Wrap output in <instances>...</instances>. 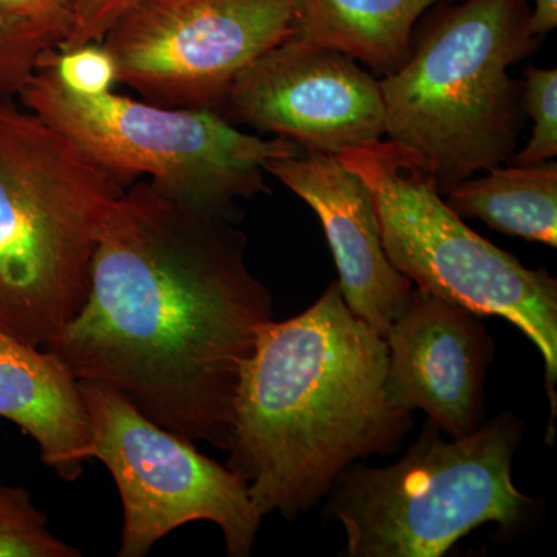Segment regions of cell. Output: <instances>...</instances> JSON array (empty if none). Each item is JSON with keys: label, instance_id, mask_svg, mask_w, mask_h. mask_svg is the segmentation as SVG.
<instances>
[{"label": "cell", "instance_id": "d6986e66", "mask_svg": "<svg viewBox=\"0 0 557 557\" xmlns=\"http://www.w3.org/2000/svg\"><path fill=\"white\" fill-rule=\"evenodd\" d=\"M53 69L65 89L83 97L112 91L116 65L102 44H87L70 50H57Z\"/></svg>", "mask_w": 557, "mask_h": 557}, {"label": "cell", "instance_id": "5b68a950", "mask_svg": "<svg viewBox=\"0 0 557 557\" xmlns=\"http://www.w3.org/2000/svg\"><path fill=\"white\" fill-rule=\"evenodd\" d=\"M428 421L406 456L386 468L354 463L330 490L329 511L350 557H442L471 531L518 525L534 502L512 482L522 437L515 416L443 438Z\"/></svg>", "mask_w": 557, "mask_h": 557}, {"label": "cell", "instance_id": "e0dca14e", "mask_svg": "<svg viewBox=\"0 0 557 557\" xmlns=\"http://www.w3.org/2000/svg\"><path fill=\"white\" fill-rule=\"evenodd\" d=\"M64 35L57 28L0 11V100L14 98Z\"/></svg>", "mask_w": 557, "mask_h": 557}, {"label": "cell", "instance_id": "8992f818", "mask_svg": "<svg viewBox=\"0 0 557 557\" xmlns=\"http://www.w3.org/2000/svg\"><path fill=\"white\" fill-rule=\"evenodd\" d=\"M336 157L368 185L381 244L399 273L475 317L507 319L537 347L555 417L556 278L469 228L442 199L426 161L406 146L376 139Z\"/></svg>", "mask_w": 557, "mask_h": 557}, {"label": "cell", "instance_id": "4fadbf2b", "mask_svg": "<svg viewBox=\"0 0 557 557\" xmlns=\"http://www.w3.org/2000/svg\"><path fill=\"white\" fill-rule=\"evenodd\" d=\"M0 418L30 435L46 467L75 482L91 458L79 381L53 351L0 330Z\"/></svg>", "mask_w": 557, "mask_h": 557}, {"label": "cell", "instance_id": "52a82bcc", "mask_svg": "<svg viewBox=\"0 0 557 557\" xmlns=\"http://www.w3.org/2000/svg\"><path fill=\"white\" fill-rule=\"evenodd\" d=\"M54 53L17 98L121 182L145 177L175 199L233 218L237 200L269 189V161L302 152L292 139L237 129L218 110L164 108L113 91L73 94L54 73Z\"/></svg>", "mask_w": 557, "mask_h": 557}, {"label": "cell", "instance_id": "603a6c76", "mask_svg": "<svg viewBox=\"0 0 557 557\" xmlns=\"http://www.w3.org/2000/svg\"><path fill=\"white\" fill-rule=\"evenodd\" d=\"M62 2H64V3H65V5H67V7H69V10H70V2H72V0H62Z\"/></svg>", "mask_w": 557, "mask_h": 557}, {"label": "cell", "instance_id": "9a60e30c", "mask_svg": "<svg viewBox=\"0 0 557 557\" xmlns=\"http://www.w3.org/2000/svg\"><path fill=\"white\" fill-rule=\"evenodd\" d=\"M446 205L461 219H480L490 228L557 247V164L491 168L458 183L445 194Z\"/></svg>", "mask_w": 557, "mask_h": 557}, {"label": "cell", "instance_id": "ffe728a7", "mask_svg": "<svg viewBox=\"0 0 557 557\" xmlns=\"http://www.w3.org/2000/svg\"><path fill=\"white\" fill-rule=\"evenodd\" d=\"M141 0H72L67 33L58 50L101 44L110 28Z\"/></svg>", "mask_w": 557, "mask_h": 557}, {"label": "cell", "instance_id": "44dd1931", "mask_svg": "<svg viewBox=\"0 0 557 557\" xmlns=\"http://www.w3.org/2000/svg\"><path fill=\"white\" fill-rule=\"evenodd\" d=\"M0 11L20 20L57 28L64 36L67 33L70 10L62 0H0Z\"/></svg>", "mask_w": 557, "mask_h": 557}, {"label": "cell", "instance_id": "9c48e42d", "mask_svg": "<svg viewBox=\"0 0 557 557\" xmlns=\"http://www.w3.org/2000/svg\"><path fill=\"white\" fill-rule=\"evenodd\" d=\"M295 35V0H141L101 44L116 81L152 104L219 110L248 65Z\"/></svg>", "mask_w": 557, "mask_h": 557}, {"label": "cell", "instance_id": "7c38bea8", "mask_svg": "<svg viewBox=\"0 0 557 557\" xmlns=\"http://www.w3.org/2000/svg\"><path fill=\"white\" fill-rule=\"evenodd\" d=\"M265 172L317 212L348 309L384 338L413 284L384 252L368 185L338 157L304 150L269 161Z\"/></svg>", "mask_w": 557, "mask_h": 557}, {"label": "cell", "instance_id": "30bf717a", "mask_svg": "<svg viewBox=\"0 0 557 557\" xmlns=\"http://www.w3.org/2000/svg\"><path fill=\"white\" fill-rule=\"evenodd\" d=\"M218 112L325 156L386 135L380 79L343 51L296 35L248 65Z\"/></svg>", "mask_w": 557, "mask_h": 557}, {"label": "cell", "instance_id": "2e32d148", "mask_svg": "<svg viewBox=\"0 0 557 557\" xmlns=\"http://www.w3.org/2000/svg\"><path fill=\"white\" fill-rule=\"evenodd\" d=\"M79 556L78 548L50 533L47 516L25 487L0 485V557Z\"/></svg>", "mask_w": 557, "mask_h": 557}, {"label": "cell", "instance_id": "277c9868", "mask_svg": "<svg viewBox=\"0 0 557 557\" xmlns=\"http://www.w3.org/2000/svg\"><path fill=\"white\" fill-rule=\"evenodd\" d=\"M126 188L32 110L0 100V330L44 348L58 338Z\"/></svg>", "mask_w": 557, "mask_h": 557}, {"label": "cell", "instance_id": "7402d4cb", "mask_svg": "<svg viewBox=\"0 0 557 557\" xmlns=\"http://www.w3.org/2000/svg\"><path fill=\"white\" fill-rule=\"evenodd\" d=\"M531 33L537 38L557 27V0H534L531 9Z\"/></svg>", "mask_w": 557, "mask_h": 557}, {"label": "cell", "instance_id": "7a4b0ae2", "mask_svg": "<svg viewBox=\"0 0 557 557\" xmlns=\"http://www.w3.org/2000/svg\"><path fill=\"white\" fill-rule=\"evenodd\" d=\"M386 376V341L351 313L338 281L298 317L263 325L226 448L262 518H298L348 467L398 448L412 412L388 403Z\"/></svg>", "mask_w": 557, "mask_h": 557}, {"label": "cell", "instance_id": "5bb4252c", "mask_svg": "<svg viewBox=\"0 0 557 557\" xmlns=\"http://www.w3.org/2000/svg\"><path fill=\"white\" fill-rule=\"evenodd\" d=\"M442 2L449 0H295L296 36L384 76L405 64L417 22Z\"/></svg>", "mask_w": 557, "mask_h": 557}, {"label": "cell", "instance_id": "8fae6325", "mask_svg": "<svg viewBox=\"0 0 557 557\" xmlns=\"http://www.w3.org/2000/svg\"><path fill=\"white\" fill-rule=\"evenodd\" d=\"M384 341L391 405L423 410L450 438L465 437L482 424L493 341L479 317L416 287Z\"/></svg>", "mask_w": 557, "mask_h": 557}, {"label": "cell", "instance_id": "3957f363", "mask_svg": "<svg viewBox=\"0 0 557 557\" xmlns=\"http://www.w3.org/2000/svg\"><path fill=\"white\" fill-rule=\"evenodd\" d=\"M530 21L527 0L442 7L380 78L388 139L426 161L443 196L515 156L525 113L508 69L537 49Z\"/></svg>", "mask_w": 557, "mask_h": 557}, {"label": "cell", "instance_id": "ac0fdd59", "mask_svg": "<svg viewBox=\"0 0 557 557\" xmlns=\"http://www.w3.org/2000/svg\"><path fill=\"white\" fill-rule=\"evenodd\" d=\"M523 76L520 104L533 120V134L511 157V164L541 163L557 156V69L528 67Z\"/></svg>", "mask_w": 557, "mask_h": 557}, {"label": "cell", "instance_id": "6da1fadb", "mask_svg": "<svg viewBox=\"0 0 557 557\" xmlns=\"http://www.w3.org/2000/svg\"><path fill=\"white\" fill-rule=\"evenodd\" d=\"M245 251L231 215L143 180L113 205L86 300L46 348L159 426L226 450L242 370L273 319Z\"/></svg>", "mask_w": 557, "mask_h": 557}, {"label": "cell", "instance_id": "ba28073f", "mask_svg": "<svg viewBox=\"0 0 557 557\" xmlns=\"http://www.w3.org/2000/svg\"><path fill=\"white\" fill-rule=\"evenodd\" d=\"M89 417L91 458L112 474L123 504L120 557H145L186 523L220 528L231 557L255 548L262 516L233 469L153 423L109 388L79 381Z\"/></svg>", "mask_w": 557, "mask_h": 557}]
</instances>
